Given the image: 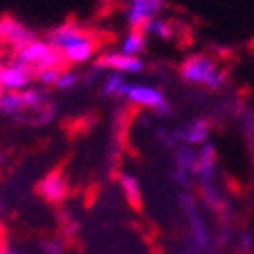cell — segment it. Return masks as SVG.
Instances as JSON below:
<instances>
[{
	"instance_id": "cell-21",
	"label": "cell",
	"mask_w": 254,
	"mask_h": 254,
	"mask_svg": "<svg viewBox=\"0 0 254 254\" xmlns=\"http://www.w3.org/2000/svg\"><path fill=\"white\" fill-rule=\"evenodd\" d=\"M242 127H244V133L248 137V145H250V151H252V160H254V113H244V119H242Z\"/></svg>"
},
{
	"instance_id": "cell-19",
	"label": "cell",
	"mask_w": 254,
	"mask_h": 254,
	"mask_svg": "<svg viewBox=\"0 0 254 254\" xmlns=\"http://www.w3.org/2000/svg\"><path fill=\"white\" fill-rule=\"evenodd\" d=\"M61 71L63 69H43L35 75V83H39V87H43V89H51V87L57 85V79H59Z\"/></svg>"
},
{
	"instance_id": "cell-2",
	"label": "cell",
	"mask_w": 254,
	"mask_h": 254,
	"mask_svg": "<svg viewBox=\"0 0 254 254\" xmlns=\"http://www.w3.org/2000/svg\"><path fill=\"white\" fill-rule=\"evenodd\" d=\"M180 75L186 83L204 87L208 91H220L228 81V71L220 69L218 63L204 53L190 55L180 65Z\"/></svg>"
},
{
	"instance_id": "cell-9",
	"label": "cell",
	"mask_w": 254,
	"mask_h": 254,
	"mask_svg": "<svg viewBox=\"0 0 254 254\" xmlns=\"http://www.w3.org/2000/svg\"><path fill=\"white\" fill-rule=\"evenodd\" d=\"M97 63L103 67V71L119 73V75H137L145 69V63L139 57H125L119 51H109L103 53Z\"/></svg>"
},
{
	"instance_id": "cell-7",
	"label": "cell",
	"mask_w": 254,
	"mask_h": 254,
	"mask_svg": "<svg viewBox=\"0 0 254 254\" xmlns=\"http://www.w3.org/2000/svg\"><path fill=\"white\" fill-rule=\"evenodd\" d=\"M33 83H35V73L14 59L6 63L4 67H0V91L18 93L33 87Z\"/></svg>"
},
{
	"instance_id": "cell-6",
	"label": "cell",
	"mask_w": 254,
	"mask_h": 254,
	"mask_svg": "<svg viewBox=\"0 0 254 254\" xmlns=\"http://www.w3.org/2000/svg\"><path fill=\"white\" fill-rule=\"evenodd\" d=\"M37 192L39 196L51 204V206H61L63 202L67 200L69 196V180L65 176V172H63L61 168L49 172L39 184H37Z\"/></svg>"
},
{
	"instance_id": "cell-12",
	"label": "cell",
	"mask_w": 254,
	"mask_h": 254,
	"mask_svg": "<svg viewBox=\"0 0 254 254\" xmlns=\"http://www.w3.org/2000/svg\"><path fill=\"white\" fill-rule=\"evenodd\" d=\"M127 89H129V83L125 81L123 75H119V73H109V75L103 79L101 95H103V97H111V99H125Z\"/></svg>"
},
{
	"instance_id": "cell-15",
	"label": "cell",
	"mask_w": 254,
	"mask_h": 254,
	"mask_svg": "<svg viewBox=\"0 0 254 254\" xmlns=\"http://www.w3.org/2000/svg\"><path fill=\"white\" fill-rule=\"evenodd\" d=\"M174 164H176L174 172L192 176L194 164H196V151L192 147H188V145H178L174 149Z\"/></svg>"
},
{
	"instance_id": "cell-14",
	"label": "cell",
	"mask_w": 254,
	"mask_h": 254,
	"mask_svg": "<svg viewBox=\"0 0 254 254\" xmlns=\"http://www.w3.org/2000/svg\"><path fill=\"white\" fill-rule=\"evenodd\" d=\"M147 49V37L141 33V30H131L119 47V53L125 57H137Z\"/></svg>"
},
{
	"instance_id": "cell-20",
	"label": "cell",
	"mask_w": 254,
	"mask_h": 254,
	"mask_svg": "<svg viewBox=\"0 0 254 254\" xmlns=\"http://www.w3.org/2000/svg\"><path fill=\"white\" fill-rule=\"evenodd\" d=\"M155 139L160 141L164 147H170V149H176V147L180 145L178 135H176V129H166V127H160V129H155Z\"/></svg>"
},
{
	"instance_id": "cell-18",
	"label": "cell",
	"mask_w": 254,
	"mask_h": 254,
	"mask_svg": "<svg viewBox=\"0 0 254 254\" xmlns=\"http://www.w3.org/2000/svg\"><path fill=\"white\" fill-rule=\"evenodd\" d=\"M39 246H41V252H43V254H65L67 248H69V244L63 240L61 236L47 238V240H43Z\"/></svg>"
},
{
	"instance_id": "cell-1",
	"label": "cell",
	"mask_w": 254,
	"mask_h": 254,
	"mask_svg": "<svg viewBox=\"0 0 254 254\" xmlns=\"http://www.w3.org/2000/svg\"><path fill=\"white\" fill-rule=\"evenodd\" d=\"M47 41L63 55L67 65H85L97 53L95 37L73 20L63 22L53 30H49Z\"/></svg>"
},
{
	"instance_id": "cell-16",
	"label": "cell",
	"mask_w": 254,
	"mask_h": 254,
	"mask_svg": "<svg viewBox=\"0 0 254 254\" xmlns=\"http://www.w3.org/2000/svg\"><path fill=\"white\" fill-rule=\"evenodd\" d=\"M59 226H61V234L59 236L71 246L77 240V236H79V222H77V218L71 212L63 210L59 214Z\"/></svg>"
},
{
	"instance_id": "cell-4",
	"label": "cell",
	"mask_w": 254,
	"mask_h": 254,
	"mask_svg": "<svg viewBox=\"0 0 254 254\" xmlns=\"http://www.w3.org/2000/svg\"><path fill=\"white\" fill-rule=\"evenodd\" d=\"M125 99L133 103V105H139V107H145L149 111H153L157 117H170L174 113V107L172 103L166 99V95L155 89V87H149V85H141V83H129V89H127V95Z\"/></svg>"
},
{
	"instance_id": "cell-24",
	"label": "cell",
	"mask_w": 254,
	"mask_h": 254,
	"mask_svg": "<svg viewBox=\"0 0 254 254\" xmlns=\"http://www.w3.org/2000/svg\"><path fill=\"white\" fill-rule=\"evenodd\" d=\"M6 254H20L18 250H6Z\"/></svg>"
},
{
	"instance_id": "cell-11",
	"label": "cell",
	"mask_w": 254,
	"mask_h": 254,
	"mask_svg": "<svg viewBox=\"0 0 254 254\" xmlns=\"http://www.w3.org/2000/svg\"><path fill=\"white\" fill-rule=\"evenodd\" d=\"M117 182H119V186L123 190L127 202H129V206L135 212H139L143 208V200H141V188H139L137 178L131 176V174H119V180Z\"/></svg>"
},
{
	"instance_id": "cell-5",
	"label": "cell",
	"mask_w": 254,
	"mask_h": 254,
	"mask_svg": "<svg viewBox=\"0 0 254 254\" xmlns=\"http://www.w3.org/2000/svg\"><path fill=\"white\" fill-rule=\"evenodd\" d=\"M35 39H39L37 33L33 28H28L22 20L14 16H0V43L10 47L14 53L26 47L28 43H33Z\"/></svg>"
},
{
	"instance_id": "cell-10",
	"label": "cell",
	"mask_w": 254,
	"mask_h": 254,
	"mask_svg": "<svg viewBox=\"0 0 254 254\" xmlns=\"http://www.w3.org/2000/svg\"><path fill=\"white\" fill-rule=\"evenodd\" d=\"M176 129V135H178V141L180 145H202L208 141V135H210V129H212V123L210 119L206 117H196L188 123H182Z\"/></svg>"
},
{
	"instance_id": "cell-3",
	"label": "cell",
	"mask_w": 254,
	"mask_h": 254,
	"mask_svg": "<svg viewBox=\"0 0 254 254\" xmlns=\"http://www.w3.org/2000/svg\"><path fill=\"white\" fill-rule=\"evenodd\" d=\"M14 61L28 67L35 75L43 69H65L67 67L63 55L53 45H49V41H41V39H35L33 43H28L20 51H16Z\"/></svg>"
},
{
	"instance_id": "cell-25",
	"label": "cell",
	"mask_w": 254,
	"mask_h": 254,
	"mask_svg": "<svg viewBox=\"0 0 254 254\" xmlns=\"http://www.w3.org/2000/svg\"><path fill=\"white\" fill-rule=\"evenodd\" d=\"M0 67H2V65H0Z\"/></svg>"
},
{
	"instance_id": "cell-8",
	"label": "cell",
	"mask_w": 254,
	"mask_h": 254,
	"mask_svg": "<svg viewBox=\"0 0 254 254\" xmlns=\"http://www.w3.org/2000/svg\"><path fill=\"white\" fill-rule=\"evenodd\" d=\"M166 8V0H129V6L125 10L127 24L131 30H139L147 20L155 18Z\"/></svg>"
},
{
	"instance_id": "cell-22",
	"label": "cell",
	"mask_w": 254,
	"mask_h": 254,
	"mask_svg": "<svg viewBox=\"0 0 254 254\" xmlns=\"http://www.w3.org/2000/svg\"><path fill=\"white\" fill-rule=\"evenodd\" d=\"M252 248V234L250 232H244L240 236V242H238V250L240 252H248Z\"/></svg>"
},
{
	"instance_id": "cell-17",
	"label": "cell",
	"mask_w": 254,
	"mask_h": 254,
	"mask_svg": "<svg viewBox=\"0 0 254 254\" xmlns=\"http://www.w3.org/2000/svg\"><path fill=\"white\" fill-rule=\"evenodd\" d=\"M79 81H81V77H79V73L77 71H73V69H63L61 71V75H59V79H57V89L59 91H73L77 85H79Z\"/></svg>"
},
{
	"instance_id": "cell-23",
	"label": "cell",
	"mask_w": 254,
	"mask_h": 254,
	"mask_svg": "<svg viewBox=\"0 0 254 254\" xmlns=\"http://www.w3.org/2000/svg\"><path fill=\"white\" fill-rule=\"evenodd\" d=\"M6 240H4V236H0V254H6Z\"/></svg>"
},
{
	"instance_id": "cell-13",
	"label": "cell",
	"mask_w": 254,
	"mask_h": 254,
	"mask_svg": "<svg viewBox=\"0 0 254 254\" xmlns=\"http://www.w3.org/2000/svg\"><path fill=\"white\" fill-rule=\"evenodd\" d=\"M139 30H141L145 37H147V35H153V37H160V39H164V41H172L174 35H176L174 22L168 20V18H160V16L147 20Z\"/></svg>"
}]
</instances>
